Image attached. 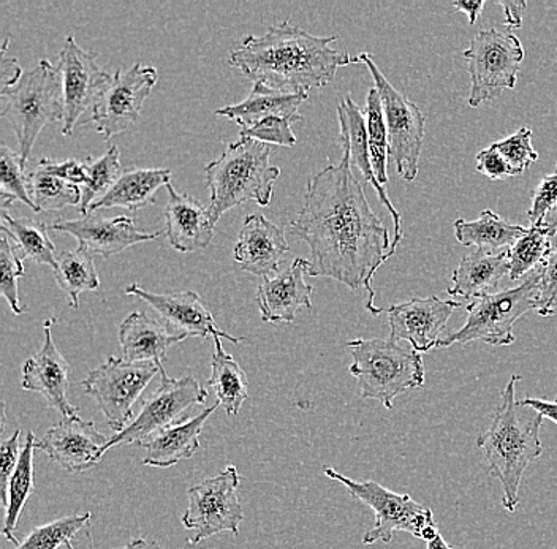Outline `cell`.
Here are the masks:
<instances>
[{"label": "cell", "mask_w": 557, "mask_h": 549, "mask_svg": "<svg viewBox=\"0 0 557 549\" xmlns=\"http://www.w3.org/2000/svg\"><path fill=\"white\" fill-rule=\"evenodd\" d=\"M337 117H339L341 145H343V151L348 152L351 166L358 169V172L363 175L364 179L374 187L379 200L382 201L383 207L392 214L396 232L395 241H393L392 245V252L393 255H395L396 249H398L399 242L403 241L404 238L403 225H400V213L396 210L389 197L386 196L385 187L379 183L377 177H375L374 169H372L368 130H366L364 110H361V108L354 102L351 96H346L341 100L339 105H337Z\"/></svg>", "instance_id": "obj_23"}, {"label": "cell", "mask_w": 557, "mask_h": 549, "mask_svg": "<svg viewBox=\"0 0 557 549\" xmlns=\"http://www.w3.org/2000/svg\"><path fill=\"white\" fill-rule=\"evenodd\" d=\"M428 549H453L447 541L444 540L441 534L434 540L428 541Z\"/></svg>", "instance_id": "obj_55"}, {"label": "cell", "mask_w": 557, "mask_h": 549, "mask_svg": "<svg viewBox=\"0 0 557 549\" xmlns=\"http://www.w3.org/2000/svg\"><path fill=\"white\" fill-rule=\"evenodd\" d=\"M23 257L17 253V248L10 242L9 235L2 232L0 236V266H2V280H0V291L2 297L9 301L13 314L23 315L24 308L20 302L17 295V280L26 276Z\"/></svg>", "instance_id": "obj_40"}, {"label": "cell", "mask_w": 557, "mask_h": 549, "mask_svg": "<svg viewBox=\"0 0 557 549\" xmlns=\"http://www.w3.org/2000/svg\"><path fill=\"white\" fill-rule=\"evenodd\" d=\"M169 200L165 203V235L170 246L181 253L207 249L214 238L215 225L211 211L187 194H180L169 184L165 187Z\"/></svg>", "instance_id": "obj_24"}, {"label": "cell", "mask_w": 557, "mask_h": 549, "mask_svg": "<svg viewBox=\"0 0 557 549\" xmlns=\"http://www.w3.org/2000/svg\"><path fill=\"white\" fill-rule=\"evenodd\" d=\"M557 207V166L553 175L543 177L537 189L532 192V208L528 211L531 225L540 227L545 215Z\"/></svg>", "instance_id": "obj_45"}, {"label": "cell", "mask_w": 557, "mask_h": 549, "mask_svg": "<svg viewBox=\"0 0 557 549\" xmlns=\"http://www.w3.org/2000/svg\"><path fill=\"white\" fill-rule=\"evenodd\" d=\"M58 323L55 317L45 322V339L40 352L26 360L23 364V390L38 392L47 399L52 409L62 416L76 415L78 409L70 404L67 392L70 385V366L64 354L59 352L52 340V326Z\"/></svg>", "instance_id": "obj_20"}, {"label": "cell", "mask_w": 557, "mask_h": 549, "mask_svg": "<svg viewBox=\"0 0 557 549\" xmlns=\"http://www.w3.org/2000/svg\"><path fill=\"white\" fill-rule=\"evenodd\" d=\"M273 148L264 142L242 138L226 146L224 154L205 166L212 224L244 203L268 207L281 169L271 165Z\"/></svg>", "instance_id": "obj_4"}, {"label": "cell", "mask_w": 557, "mask_h": 549, "mask_svg": "<svg viewBox=\"0 0 557 549\" xmlns=\"http://www.w3.org/2000/svg\"><path fill=\"white\" fill-rule=\"evenodd\" d=\"M308 100V93H288L253 83L252 92L238 105L215 111V116L228 117L242 128H249L267 117H302L299 107Z\"/></svg>", "instance_id": "obj_29"}, {"label": "cell", "mask_w": 557, "mask_h": 549, "mask_svg": "<svg viewBox=\"0 0 557 549\" xmlns=\"http://www.w3.org/2000/svg\"><path fill=\"white\" fill-rule=\"evenodd\" d=\"M170 180H172V170L128 166L122 172L113 189L90 207L89 214L94 211L110 210V208H122L135 213L143 208L151 207L156 204L157 190L169 186Z\"/></svg>", "instance_id": "obj_28"}, {"label": "cell", "mask_w": 557, "mask_h": 549, "mask_svg": "<svg viewBox=\"0 0 557 549\" xmlns=\"http://www.w3.org/2000/svg\"><path fill=\"white\" fill-rule=\"evenodd\" d=\"M38 165L50 172L51 175L61 177L70 184L78 187H85L87 183L86 163L78 160H64V162H55L51 159H41Z\"/></svg>", "instance_id": "obj_47"}, {"label": "cell", "mask_w": 557, "mask_h": 549, "mask_svg": "<svg viewBox=\"0 0 557 549\" xmlns=\"http://www.w3.org/2000/svg\"><path fill=\"white\" fill-rule=\"evenodd\" d=\"M239 479L238 469L228 465L221 474L187 491L189 503L181 523L194 534L187 540L189 545H198L222 532L239 534V524L244 520L238 497Z\"/></svg>", "instance_id": "obj_12"}, {"label": "cell", "mask_w": 557, "mask_h": 549, "mask_svg": "<svg viewBox=\"0 0 557 549\" xmlns=\"http://www.w3.org/2000/svg\"><path fill=\"white\" fill-rule=\"evenodd\" d=\"M491 148L496 149L510 166L515 176H521L532 163L537 162L539 154L532 146V130L521 127L517 134L510 135L503 141L493 142Z\"/></svg>", "instance_id": "obj_41"}, {"label": "cell", "mask_w": 557, "mask_h": 549, "mask_svg": "<svg viewBox=\"0 0 557 549\" xmlns=\"http://www.w3.org/2000/svg\"><path fill=\"white\" fill-rule=\"evenodd\" d=\"M555 233L548 230V228L535 227L531 225L528 233L522 238L518 239L517 245L508 252V259H510V280L517 283V280L524 279L529 274L545 266L548 262L549 255L553 250V238Z\"/></svg>", "instance_id": "obj_36"}, {"label": "cell", "mask_w": 557, "mask_h": 549, "mask_svg": "<svg viewBox=\"0 0 557 549\" xmlns=\"http://www.w3.org/2000/svg\"><path fill=\"white\" fill-rule=\"evenodd\" d=\"M108 442L110 439L99 433L96 423L72 415L48 429L35 450L45 451L64 471L79 474L99 464Z\"/></svg>", "instance_id": "obj_17"}, {"label": "cell", "mask_w": 557, "mask_h": 549, "mask_svg": "<svg viewBox=\"0 0 557 549\" xmlns=\"http://www.w3.org/2000/svg\"><path fill=\"white\" fill-rule=\"evenodd\" d=\"M337 36L317 37L288 21L274 24L263 36H247L230 55V65L253 83L288 93L325 88L341 67L358 62L333 50Z\"/></svg>", "instance_id": "obj_2"}, {"label": "cell", "mask_w": 557, "mask_h": 549, "mask_svg": "<svg viewBox=\"0 0 557 549\" xmlns=\"http://www.w3.org/2000/svg\"><path fill=\"white\" fill-rule=\"evenodd\" d=\"M65 548L67 549H76L73 547L72 544L65 545ZM116 549H165L163 547H160L157 541H149L145 540V538H135V540H132L131 544L125 545V547L116 548Z\"/></svg>", "instance_id": "obj_53"}, {"label": "cell", "mask_w": 557, "mask_h": 549, "mask_svg": "<svg viewBox=\"0 0 557 549\" xmlns=\"http://www.w3.org/2000/svg\"><path fill=\"white\" fill-rule=\"evenodd\" d=\"M309 260L295 259L287 270L268 277L257 290L261 320L267 323H292L299 309H312V285L306 283Z\"/></svg>", "instance_id": "obj_22"}, {"label": "cell", "mask_w": 557, "mask_h": 549, "mask_svg": "<svg viewBox=\"0 0 557 549\" xmlns=\"http://www.w3.org/2000/svg\"><path fill=\"white\" fill-rule=\"evenodd\" d=\"M9 43L10 40L7 38L3 41L2 51H0L2 53V59H0V93H5L7 90L15 88L24 75L17 59L7 53L9 51Z\"/></svg>", "instance_id": "obj_49"}, {"label": "cell", "mask_w": 557, "mask_h": 549, "mask_svg": "<svg viewBox=\"0 0 557 549\" xmlns=\"http://www.w3.org/2000/svg\"><path fill=\"white\" fill-rule=\"evenodd\" d=\"M520 380L521 375H511L490 426L476 439V447L485 454L491 477L496 478L503 488L504 509L510 513L520 503L525 469L543 453L540 431L545 419L515 398V388Z\"/></svg>", "instance_id": "obj_3"}, {"label": "cell", "mask_w": 557, "mask_h": 549, "mask_svg": "<svg viewBox=\"0 0 557 549\" xmlns=\"http://www.w3.org/2000/svg\"><path fill=\"white\" fill-rule=\"evenodd\" d=\"M125 294L148 302L152 309L159 312L160 317L172 326L173 332L186 336L187 339L189 337L207 339L208 336H212L214 339L221 337V339L230 340L233 344H242L244 340V337H235L222 332L215 323L212 312L195 291L154 294V291L145 290L138 284H132L125 287Z\"/></svg>", "instance_id": "obj_18"}, {"label": "cell", "mask_w": 557, "mask_h": 549, "mask_svg": "<svg viewBox=\"0 0 557 549\" xmlns=\"http://www.w3.org/2000/svg\"><path fill=\"white\" fill-rule=\"evenodd\" d=\"M542 274L543 267H540L525 276L518 287L470 301L466 308V325L442 337L437 349H445L453 344L466 346L475 340L490 346H511L517 340L513 335L515 323L529 312H537Z\"/></svg>", "instance_id": "obj_7"}, {"label": "cell", "mask_w": 557, "mask_h": 549, "mask_svg": "<svg viewBox=\"0 0 557 549\" xmlns=\"http://www.w3.org/2000/svg\"><path fill=\"white\" fill-rule=\"evenodd\" d=\"M302 117H267L249 128H242L239 137L250 138L264 142V145L292 146L296 145V137L292 124L301 123Z\"/></svg>", "instance_id": "obj_43"}, {"label": "cell", "mask_w": 557, "mask_h": 549, "mask_svg": "<svg viewBox=\"0 0 557 549\" xmlns=\"http://www.w3.org/2000/svg\"><path fill=\"white\" fill-rule=\"evenodd\" d=\"M51 232L69 233L78 241V248L92 255L110 259L122 250L141 242L154 241L160 232L139 230L131 215L108 219L103 215L87 214L75 221H58L50 225Z\"/></svg>", "instance_id": "obj_19"}, {"label": "cell", "mask_w": 557, "mask_h": 549, "mask_svg": "<svg viewBox=\"0 0 557 549\" xmlns=\"http://www.w3.org/2000/svg\"><path fill=\"white\" fill-rule=\"evenodd\" d=\"M2 117L12 124L20 146L21 166L26 169L35 141L48 124L64 120V90L58 65L44 59L26 72L15 88L0 93Z\"/></svg>", "instance_id": "obj_6"}, {"label": "cell", "mask_w": 557, "mask_h": 549, "mask_svg": "<svg viewBox=\"0 0 557 549\" xmlns=\"http://www.w3.org/2000/svg\"><path fill=\"white\" fill-rule=\"evenodd\" d=\"M504 9L505 21L504 26L507 29H520L522 26V12H524L528 3L525 2H497Z\"/></svg>", "instance_id": "obj_50"}, {"label": "cell", "mask_w": 557, "mask_h": 549, "mask_svg": "<svg viewBox=\"0 0 557 549\" xmlns=\"http://www.w3.org/2000/svg\"><path fill=\"white\" fill-rule=\"evenodd\" d=\"M483 7H485L483 0H475V2L473 0H456V2H453L455 12H462L468 15L470 26L479 21Z\"/></svg>", "instance_id": "obj_52"}, {"label": "cell", "mask_w": 557, "mask_h": 549, "mask_svg": "<svg viewBox=\"0 0 557 549\" xmlns=\"http://www.w3.org/2000/svg\"><path fill=\"white\" fill-rule=\"evenodd\" d=\"M287 252H290V245L284 228L261 214H250L244 219L238 241L233 248L235 262L243 271L268 279L278 273Z\"/></svg>", "instance_id": "obj_21"}, {"label": "cell", "mask_w": 557, "mask_h": 549, "mask_svg": "<svg viewBox=\"0 0 557 549\" xmlns=\"http://www.w3.org/2000/svg\"><path fill=\"white\" fill-rule=\"evenodd\" d=\"M97 58L99 54L83 50L75 37L65 38L58 62L62 75V90H64V120H62L64 137H70L73 128L78 127L79 117L89 108L92 110L113 76L100 68Z\"/></svg>", "instance_id": "obj_15"}, {"label": "cell", "mask_w": 557, "mask_h": 549, "mask_svg": "<svg viewBox=\"0 0 557 549\" xmlns=\"http://www.w3.org/2000/svg\"><path fill=\"white\" fill-rule=\"evenodd\" d=\"M476 170L493 180L513 177V172H511L503 155L496 149L491 148V146L480 151L479 155H476Z\"/></svg>", "instance_id": "obj_48"}, {"label": "cell", "mask_w": 557, "mask_h": 549, "mask_svg": "<svg viewBox=\"0 0 557 549\" xmlns=\"http://www.w3.org/2000/svg\"><path fill=\"white\" fill-rule=\"evenodd\" d=\"M323 474L346 486L354 499L374 510V527L366 532L363 545H374L375 541L392 544L395 532H409L424 541L437 537L438 527L433 512L428 507L420 506L409 495H396L372 479L357 482L339 474L330 465L323 467Z\"/></svg>", "instance_id": "obj_8"}, {"label": "cell", "mask_w": 557, "mask_h": 549, "mask_svg": "<svg viewBox=\"0 0 557 549\" xmlns=\"http://www.w3.org/2000/svg\"><path fill=\"white\" fill-rule=\"evenodd\" d=\"M24 444H21V431L16 429L10 439H7L0 448V499L3 507L9 506L10 479L15 474L17 462Z\"/></svg>", "instance_id": "obj_44"}, {"label": "cell", "mask_w": 557, "mask_h": 549, "mask_svg": "<svg viewBox=\"0 0 557 549\" xmlns=\"http://www.w3.org/2000/svg\"><path fill=\"white\" fill-rule=\"evenodd\" d=\"M453 228L459 245L468 248L475 246L476 250L486 253L510 252L518 239L529 230L524 225H513L504 221L499 214L491 210L482 211L476 221L458 219Z\"/></svg>", "instance_id": "obj_30"}, {"label": "cell", "mask_w": 557, "mask_h": 549, "mask_svg": "<svg viewBox=\"0 0 557 549\" xmlns=\"http://www.w3.org/2000/svg\"><path fill=\"white\" fill-rule=\"evenodd\" d=\"M507 274H510L508 252L486 253L475 250L456 267L447 294L465 301H475L496 294V288Z\"/></svg>", "instance_id": "obj_27"}, {"label": "cell", "mask_w": 557, "mask_h": 549, "mask_svg": "<svg viewBox=\"0 0 557 549\" xmlns=\"http://www.w3.org/2000/svg\"><path fill=\"white\" fill-rule=\"evenodd\" d=\"M358 62H363L369 68L374 78L375 89L381 93L388 127L389 158L395 162L398 175L407 183H412L418 176V162L423 148L426 125L424 114L385 78L371 54L361 53L358 55Z\"/></svg>", "instance_id": "obj_11"}, {"label": "cell", "mask_w": 557, "mask_h": 549, "mask_svg": "<svg viewBox=\"0 0 557 549\" xmlns=\"http://www.w3.org/2000/svg\"><path fill=\"white\" fill-rule=\"evenodd\" d=\"M343 152L337 165L330 163L308 180L301 210L288 232L311 249L308 276L330 277L354 291L364 288L366 309L381 315L372 277L393 255V241L351 173L350 155Z\"/></svg>", "instance_id": "obj_1"}, {"label": "cell", "mask_w": 557, "mask_h": 549, "mask_svg": "<svg viewBox=\"0 0 557 549\" xmlns=\"http://www.w3.org/2000/svg\"><path fill=\"white\" fill-rule=\"evenodd\" d=\"M522 404L528 405V408L534 409L535 412H539L543 419L552 420L557 425V396L555 401H546V399H537V398H525L524 401H521Z\"/></svg>", "instance_id": "obj_51"}, {"label": "cell", "mask_w": 557, "mask_h": 549, "mask_svg": "<svg viewBox=\"0 0 557 549\" xmlns=\"http://www.w3.org/2000/svg\"><path fill=\"white\" fill-rule=\"evenodd\" d=\"M350 374L361 399H374L392 410L395 399L424 385L423 354L393 339L348 340Z\"/></svg>", "instance_id": "obj_5"}, {"label": "cell", "mask_w": 557, "mask_h": 549, "mask_svg": "<svg viewBox=\"0 0 557 549\" xmlns=\"http://www.w3.org/2000/svg\"><path fill=\"white\" fill-rule=\"evenodd\" d=\"M186 339L173 332L165 320L152 317L148 312H134L120 325L122 358L131 363L154 361L162 364L170 347Z\"/></svg>", "instance_id": "obj_25"}, {"label": "cell", "mask_w": 557, "mask_h": 549, "mask_svg": "<svg viewBox=\"0 0 557 549\" xmlns=\"http://www.w3.org/2000/svg\"><path fill=\"white\" fill-rule=\"evenodd\" d=\"M2 227L0 230L7 233L21 257L38 265L55 266V248L50 238V225L41 224L34 219H17L13 215H0Z\"/></svg>", "instance_id": "obj_33"}, {"label": "cell", "mask_w": 557, "mask_h": 549, "mask_svg": "<svg viewBox=\"0 0 557 549\" xmlns=\"http://www.w3.org/2000/svg\"><path fill=\"white\" fill-rule=\"evenodd\" d=\"M90 513L73 514L35 527L16 549H58L62 545L72 544L79 532L90 527Z\"/></svg>", "instance_id": "obj_39"}, {"label": "cell", "mask_w": 557, "mask_h": 549, "mask_svg": "<svg viewBox=\"0 0 557 549\" xmlns=\"http://www.w3.org/2000/svg\"><path fill=\"white\" fill-rule=\"evenodd\" d=\"M23 170L17 152H13L12 149L2 145V148H0V184H2V192L15 197L17 201L30 208L34 213H40L29 196L27 175H24Z\"/></svg>", "instance_id": "obj_42"}, {"label": "cell", "mask_w": 557, "mask_h": 549, "mask_svg": "<svg viewBox=\"0 0 557 549\" xmlns=\"http://www.w3.org/2000/svg\"><path fill=\"white\" fill-rule=\"evenodd\" d=\"M470 76L469 107L493 102L505 89H515L524 61L520 38L496 27L482 30L462 53Z\"/></svg>", "instance_id": "obj_9"}, {"label": "cell", "mask_w": 557, "mask_h": 549, "mask_svg": "<svg viewBox=\"0 0 557 549\" xmlns=\"http://www.w3.org/2000/svg\"><path fill=\"white\" fill-rule=\"evenodd\" d=\"M157 78L159 75L154 67H141L139 64L127 72L117 71L97 99L92 116L79 125L92 123L104 141L128 130L138 123L143 105L151 96Z\"/></svg>", "instance_id": "obj_14"}, {"label": "cell", "mask_w": 557, "mask_h": 549, "mask_svg": "<svg viewBox=\"0 0 557 549\" xmlns=\"http://www.w3.org/2000/svg\"><path fill=\"white\" fill-rule=\"evenodd\" d=\"M557 311V249L553 250L548 262L543 266L537 314L540 317H553Z\"/></svg>", "instance_id": "obj_46"}, {"label": "cell", "mask_w": 557, "mask_h": 549, "mask_svg": "<svg viewBox=\"0 0 557 549\" xmlns=\"http://www.w3.org/2000/svg\"><path fill=\"white\" fill-rule=\"evenodd\" d=\"M162 370L163 364L154 361L131 363L124 358L111 357L90 371L83 388L96 399L114 434H120L132 423L135 402Z\"/></svg>", "instance_id": "obj_10"}, {"label": "cell", "mask_w": 557, "mask_h": 549, "mask_svg": "<svg viewBox=\"0 0 557 549\" xmlns=\"http://www.w3.org/2000/svg\"><path fill=\"white\" fill-rule=\"evenodd\" d=\"M364 117L372 169H374L379 183L385 187L388 184L386 169H388L389 138L381 93L375 88L369 89L368 97H366Z\"/></svg>", "instance_id": "obj_37"}, {"label": "cell", "mask_w": 557, "mask_h": 549, "mask_svg": "<svg viewBox=\"0 0 557 549\" xmlns=\"http://www.w3.org/2000/svg\"><path fill=\"white\" fill-rule=\"evenodd\" d=\"M86 172L87 183L85 187H82L83 198L78 208L79 214L85 217L89 214L90 207L113 189L114 184L120 180L122 172H124L117 146L108 148L102 158L87 159Z\"/></svg>", "instance_id": "obj_38"}, {"label": "cell", "mask_w": 557, "mask_h": 549, "mask_svg": "<svg viewBox=\"0 0 557 549\" xmlns=\"http://www.w3.org/2000/svg\"><path fill=\"white\" fill-rule=\"evenodd\" d=\"M218 408L221 405L215 402L194 419L166 427L143 442L141 447L146 450L143 464L154 469H169L177 462L190 460L200 450V436L203 433L205 423L211 419Z\"/></svg>", "instance_id": "obj_26"}, {"label": "cell", "mask_w": 557, "mask_h": 549, "mask_svg": "<svg viewBox=\"0 0 557 549\" xmlns=\"http://www.w3.org/2000/svg\"><path fill=\"white\" fill-rule=\"evenodd\" d=\"M52 273L55 283L67 295L73 309L79 308V295L100 287L94 255L85 249L64 250L58 253Z\"/></svg>", "instance_id": "obj_32"}, {"label": "cell", "mask_w": 557, "mask_h": 549, "mask_svg": "<svg viewBox=\"0 0 557 549\" xmlns=\"http://www.w3.org/2000/svg\"><path fill=\"white\" fill-rule=\"evenodd\" d=\"M27 190L40 213L61 211L69 207L79 208L82 204V187L51 175L40 165L27 175Z\"/></svg>", "instance_id": "obj_35"}, {"label": "cell", "mask_w": 557, "mask_h": 549, "mask_svg": "<svg viewBox=\"0 0 557 549\" xmlns=\"http://www.w3.org/2000/svg\"><path fill=\"white\" fill-rule=\"evenodd\" d=\"M37 444L34 431H29L24 440L23 451H21L20 462H17L15 474L10 479L9 486V506H7L5 523H3V537L10 544L20 547V541L16 540L15 534L17 521H20L21 513L26 507L27 500L33 495L35 489V469H34V450Z\"/></svg>", "instance_id": "obj_34"}, {"label": "cell", "mask_w": 557, "mask_h": 549, "mask_svg": "<svg viewBox=\"0 0 557 549\" xmlns=\"http://www.w3.org/2000/svg\"><path fill=\"white\" fill-rule=\"evenodd\" d=\"M542 225L557 235V207L553 208V210L545 215Z\"/></svg>", "instance_id": "obj_54"}, {"label": "cell", "mask_w": 557, "mask_h": 549, "mask_svg": "<svg viewBox=\"0 0 557 549\" xmlns=\"http://www.w3.org/2000/svg\"><path fill=\"white\" fill-rule=\"evenodd\" d=\"M162 382L145 402L141 412L120 434H114L104 447V453L120 445H141L166 427L186 422L195 405L208 401V391L194 377L172 378L163 367Z\"/></svg>", "instance_id": "obj_13"}, {"label": "cell", "mask_w": 557, "mask_h": 549, "mask_svg": "<svg viewBox=\"0 0 557 549\" xmlns=\"http://www.w3.org/2000/svg\"><path fill=\"white\" fill-rule=\"evenodd\" d=\"M458 301H444L437 297L412 298L400 304H393L388 312L389 339L407 340L418 353L437 349L444 337L448 320L459 308Z\"/></svg>", "instance_id": "obj_16"}, {"label": "cell", "mask_w": 557, "mask_h": 549, "mask_svg": "<svg viewBox=\"0 0 557 549\" xmlns=\"http://www.w3.org/2000/svg\"><path fill=\"white\" fill-rule=\"evenodd\" d=\"M208 385L214 390L218 404L225 410L226 415L236 416L242 412L243 404L249 395V382L238 361L225 352L221 337L214 339V354H212Z\"/></svg>", "instance_id": "obj_31"}]
</instances>
